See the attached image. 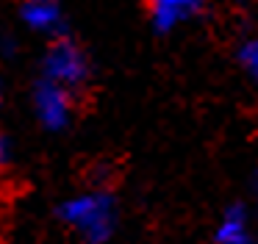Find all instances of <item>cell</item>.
<instances>
[{
	"instance_id": "obj_9",
	"label": "cell",
	"mask_w": 258,
	"mask_h": 244,
	"mask_svg": "<svg viewBox=\"0 0 258 244\" xmlns=\"http://www.w3.org/2000/svg\"><path fill=\"white\" fill-rule=\"evenodd\" d=\"M252 192H255V203H258V172H255V177H252Z\"/></svg>"
},
{
	"instance_id": "obj_6",
	"label": "cell",
	"mask_w": 258,
	"mask_h": 244,
	"mask_svg": "<svg viewBox=\"0 0 258 244\" xmlns=\"http://www.w3.org/2000/svg\"><path fill=\"white\" fill-rule=\"evenodd\" d=\"M214 238H217V244H252L250 214H247L244 203H233V205L225 208Z\"/></svg>"
},
{
	"instance_id": "obj_7",
	"label": "cell",
	"mask_w": 258,
	"mask_h": 244,
	"mask_svg": "<svg viewBox=\"0 0 258 244\" xmlns=\"http://www.w3.org/2000/svg\"><path fill=\"white\" fill-rule=\"evenodd\" d=\"M239 61H241V67L247 70V75H250L252 81L258 83V36L247 39V42L241 44V50H239Z\"/></svg>"
},
{
	"instance_id": "obj_8",
	"label": "cell",
	"mask_w": 258,
	"mask_h": 244,
	"mask_svg": "<svg viewBox=\"0 0 258 244\" xmlns=\"http://www.w3.org/2000/svg\"><path fill=\"white\" fill-rule=\"evenodd\" d=\"M12 161H14V142L0 131V169H6Z\"/></svg>"
},
{
	"instance_id": "obj_1",
	"label": "cell",
	"mask_w": 258,
	"mask_h": 244,
	"mask_svg": "<svg viewBox=\"0 0 258 244\" xmlns=\"http://www.w3.org/2000/svg\"><path fill=\"white\" fill-rule=\"evenodd\" d=\"M64 225L75 227L86 244H106L117 230V200L106 189L75 194L56 208Z\"/></svg>"
},
{
	"instance_id": "obj_2",
	"label": "cell",
	"mask_w": 258,
	"mask_h": 244,
	"mask_svg": "<svg viewBox=\"0 0 258 244\" xmlns=\"http://www.w3.org/2000/svg\"><path fill=\"white\" fill-rule=\"evenodd\" d=\"M89 58H86L84 47L78 42H73L70 36H61L45 50L42 55V78L50 83H58L67 92L81 89L89 81Z\"/></svg>"
},
{
	"instance_id": "obj_5",
	"label": "cell",
	"mask_w": 258,
	"mask_h": 244,
	"mask_svg": "<svg viewBox=\"0 0 258 244\" xmlns=\"http://www.w3.org/2000/svg\"><path fill=\"white\" fill-rule=\"evenodd\" d=\"M203 11V3L197 0H153L147 6V17L156 33H169L178 25L189 22L191 17H197Z\"/></svg>"
},
{
	"instance_id": "obj_3",
	"label": "cell",
	"mask_w": 258,
	"mask_h": 244,
	"mask_svg": "<svg viewBox=\"0 0 258 244\" xmlns=\"http://www.w3.org/2000/svg\"><path fill=\"white\" fill-rule=\"evenodd\" d=\"M31 105H34V116L39 119V125L50 133H58L73 122V92H67L58 83H50L45 78L34 83L31 92Z\"/></svg>"
},
{
	"instance_id": "obj_10",
	"label": "cell",
	"mask_w": 258,
	"mask_h": 244,
	"mask_svg": "<svg viewBox=\"0 0 258 244\" xmlns=\"http://www.w3.org/2000/svg\"><path fill=\"white\" fill-rule=\"evenodd\" d=\"M0 105H3V78H0Z\"/></svg>"
},
{
	"instance_id": "obj_4",
	"label": "cell",
	"mask_w": 258,
	"mask_h": 244,
	"mask_svg": "<svg viewBox=\"0 0 258 244\" xmlns=\"http://www.w3.org/2000/svg\"><path fill=\"white\" fill-rule=\"evenodd\" d=\"M20 20L36 33H47L53 39L67 36L64 9L56 0H25V3H20Z\"/></svg>"
}]
</instances>
